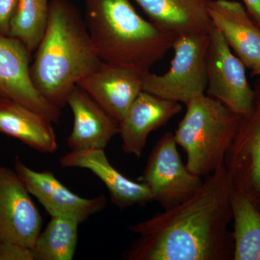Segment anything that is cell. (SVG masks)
<instances>
[{"label": "cell", "mask_w": 260, "mask_h": 260, "mask_svg": "<svg viewBox=\"0 0 260 260\" xmlns=\"http://www.w3.org/2000/svg\"><path fill=\"white\" fill-rule=\"evenodd\" d=\"M234 186L225 166L207 176L194 194L162 213L130 225L138 238L126 260H230L234 242Z\"/></svg>", "instance_id": "1"}, {"label": "cell", "mask_w": 260, "mask_h": 260, "mask_svg": "<svg viewBox=\"0 0 260 260\" xmlns=\"http://www.w3.org/2000/svg\"><path fill=\"white\" fill-rule=\"evenodd\" d=\"M102 62L76 8L67 0H51L47 29L30 68L38 91L61 109L77 84Z\"/></svg>", "instance_id": "2"}, {"label": "cell", "mask_w": 260, "mask_h": 260, "mask_svg": "<svg viewBox=\"0 0 260 260\" xmlns=\"http://www.w3.org/2000/svg\"><path fill=\"white\" fill-rule=\"evenodd\" d=\"M94 49L107 64L150 72L172 49L177 34L142 18L129 0H84Z\"/></svg>", "instance_id": "3"}, {"label": "cell", "mask_w": 260, "mask_h": 260, "mask_svg": "<svg viewBox=\"0 0 260 260\" xmlns=\"http://www.w3.org/2000/svg\"><path fill=\"white\" fill-rule=\"evenodd\" d=\"M185 105L174 139L186 153L187 169L199 177H207L223 167L242 116L205 94Z\"/></svg>", "instance_id": "4"}, {"label": "cell", "mask_w": 260, "mask_h": 260, "mask_svg": "<svg viewBox=\"0 0 260 260\" xmlns=\"http://www.w3.org/2000/svg\"><path fill=\"white\" fill-rule=\"evenodd\" d=\"M209 44L210 32L177 35L170 68L162 75L145 73L143 91L184 104L205 94Z\"/></svg>", "instance_id": "5"}, {"label": "cell", "mask_w": 260, "mask_h": 260, "mask_svg": "<svg viewBox=\"0 0 260 260\" xmlns=\"http://www.w3.org/2000/svg\"><path fill=\"white\" fill-rule=\"evenodd\" d=\"M174 133L168 132L157 142L149 155L140 181L148 186L164 209L189 198L203 184L202 177L191 173L181 160Z\"/></svg>", "instance_id": "6"}, {"label": "cell", "mask_w": 260, "mask_h": 260, "mask_svg": "<svg viewBox=\"0 0 260 260\" xmlns=\"http://www.w3.org/2000/svg\"><path fill=\"white\" fill-rule=\"evenodd\" d=\"M245 68L213 26L207 57V95L240 116L250 112L254 99V89L248 81Z\"/></svg>", "instance_id": "7"}, {"label": "cell", "mask_w": 260, "mask_h": 260, "mask_svg": "<svg viewBox=\"0 0 260 260\" xmlns=\"http://www.w3.org/2000/svg\"><path fill=\"white\" fill-rule=\"evenodd\" d=\"M250 112L242 116L225 159L234 189L260 209V77L254 84Z\"/></svg>", "instance_id": "8"}, {"label": "cell", "mask_w": 260, "mask_h": 260, "mask_svg": "<svg viewBox=\"0 0 260 260\" xmlns=\"http://www.w3.org/2000/svg\"><path fill=\"white\" fill-rule=\"evenodd\" d=\"M15 171L0 165V241L32 248L43 220Z\"/></svg>", "instance_id": "9"}, {"label": "cell", "mask_w": 260, "mask_h": 260, "mask_svg": "<svg viewBox=\"0 0 260 260\" xmlns=\"http://www.w3.org/2000/svg\"><path fill=\"white\" fill-rule=\"evenodd\" d=\"M30 54L18 39L0 37V99L20 103L57 123L61 109L48 102L36 88L30 76Z\"/></svg>", "instance_id": "10"}, {"label": "cell", "mask_w": 260, "mask_h": 260, "mask_svg": "<svg viewBox=\"0 0 260 260\" xmlns=\"http://www.w3.org/2000/svg\"><path fill=\"white\" fill-rule=\"evenodd\" d=\"M15 171L30 194L34 195L51 217H64L82 223L104 209V195L84 198L70 191L52 172L32 170L17 157Z\"/></svg>", "instance_id": "11"}, {"label": "cell", "mask_w": 260, "mask_h": 260, "mask_svg": "<svg viewBox=\"0 0 260 260\" xmlns=\"http://www.w3.org/2000/svg\"><path fill=\"white\" fill-rule=\"evenodd\" d=\"M143 74L130 67L102 62L93 73L80 80L77 86L83 89L119 123L143 91Z\"/></svg>", "instance_id": "12"}, {"label": "cell", "mask_w": 260, "mask_h": 260, "mask_svg": "<svg viewBox=\"0 0 260 260\" xmlns=\"http://www.w3.org/2000/svg\"><path fill=\"white\" fill-rule=\"evenodd\" d=\"M62 168L88 169L107 187L111 200L119 209L144 205L153 201L148 186L142 181L128 179L113 167L104 149L71 150L61 157Z\"/></svg>", "instance_id": "13"}, {"label": "cell", "mask_w": 260, "mask_h": 260, "mask_svg": "<svg viewBox=\"0 0 260 260\" xmlns=\"http://www.w3.org/2000/svg\"><path fill=\"white\" fill-rule=\"evenodd\" d=\"M208 13L234 54L251 70L260 66V26L234 0H211Z\"/></svg>", "instance_id": "14"}, {"label": "cell", "mask_w": 260, "mask_h": 260, "mask_svg": "<svg viewBox=\"0 0 260 260\" xmlns=\"http://www.w3.org/2000/svg\"><path fill=\"white\" fill-rule=\"evenodd\" d=\"M181 110V103L142 91L119 121L123 151L140 158L149 135L165 125Z\"/></svg>", "instance_id": "15"}, {"label": "cell", "mask_w": 260, "mask_h": 260, "mask_svg": "<svg viewBox=\"0 0 260 260\" xmlns=\"http://www.w3.org/2000/svg\"><path fill=\"white\" fill-rule=\"evenodd\" d=\"M67 104L73 114V129L68 138L70 150H105L112 138L119 134V123L77 85Z\"/></svg>", "instance_id": "16"}, {"label": "cell", "mask_w": 260, "mask_h": 260, "mask_svg": "<svg viewBox=\"0 0 260 260\" xmlns=\"http://www.w3.org/2000/svg\"><path fill=\"white\" fill-rule=\"evenodd\" d=\"M53 122L44 114L10 99H0V133L44 154L58 149Z\"/></svg>", "instance_id": "17"}, {"label": "cell", "mask_w": 260, "mask_h": 260, "mask_svg": "<svg viewBox=\"0 0 260 260\" xmlns=\"http://www.w3.org/2000/svg\"><path fill=\"white\" fill-rule=\"evenodd\" d=\"M150 21L177 35L210 32L211 0H134Z\"/></svg>", "instance_id": "18"}, {"label": "cell", "mask_w": 260, "mask_h": 260, "mask_svg": "<svg viewBox=\"0 0 260 260\" xmlns=\"http://www.w3.org/2000/svg\"><path fill=\"white\" fill-rule=\"evenodd\" d=\"M233 259L260 260V209L234 189L232 196Z\"/></svg>", "instance_id": "19"}, {"label": "cell", "mask_w": 260, "mask_h": 260, "mask_svg": "<svg viewBox=\"0 0 260 260\" xmlns=\"http://www.w3.org/2000/svg\"><path fill=\"white\" fill-rule=\"evenodd\" d=\"M80 223L64 217H51L32 246L34 260H72L78 241Z\"/></svg>", "instance_id": "20"}, {"label": "cell", "mask_w": 260, "mask_h": 260, "mask_svg": "<svg viewBox=\"0 0 260 260\" xmlns=\"http://www.w3.org/2000/svg\"><path fill=\"white\" fill-rule=\"evenodd\" d=\"M49 0H18L10 37L20 41L30 54L42 42L49 20Z\"/></svg>", "instance_id": "21"}, {"label": "cell", "mask_w": 260, "mask_h": 260, "mask_svg": "<svg viewBox=\"0 0 260 260\" xmlns=\"http://www.w3.org/2000/svg\"><path fill=\"white\" fill-rule=\"evenodd\" d=\"M0 260H34L31 248L17 243L0 241Z\"/></svg>", "instance_id": "22"}, {"label": "cell", "mask_w": 260, "mask_h": 260, "mask_svg": "<svg viewBox=\"0 0 260 260\" xmlns=\"http://www.w3.org/2000/svg\"><path fill=\"white\" fill-rule=\"evenodd\" d=\"M18 0H0V37H10Z\"/></svg>", "instance_id": "23"}, {"label": "cell", "mask_w": 260, "mask_h": 260, "mask_svg": "<svg viewBox=\"0 0 260 260\" xmlns=\"http://www.w3.org/2000/svg\"><path fill=\"white\" fill-rule=\"evenodd\" d=\"M248 13L260 26V0H243Z\"/></svg>", "instance_id": "24"}, {"label": "cell", "mask_w": 260, "mask_h": 260, "mask_svg": "<svg viewBox=\"0 0 260 260\" xmlns=\"http://www.w3.org/2000/svg\"><path fill=\"white\" fill-rule=\"evenodd\" d=\"M251 75L254 76L260 77V66L254 70H251Z\"/></svg>", "instance_id": "25"}]
</instances>
